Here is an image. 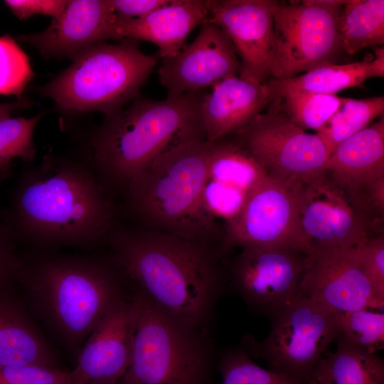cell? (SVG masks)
Masks as SVG:
<instances>
[{
    "label": "cell",
    "mask_w": 384,
    "mask_h": 384,
    "mask_svg": "<svg viewBox=\"0 0 384 384\" xmlns=\"http://www.w3.org/2000/svg\"><path fill=\"white\" fill-rule=\"evenodd\" d=\"M131 361L119 384H201L206 354L198 334L183 327L137 290Z\"/></svg>",
    "instance_id": "obj_7"
},
{
    "label": "cell",
    "mask_w": 384,
    "mask_h": 384,
    "mask_svg": "<svg viewBox=\"0 0 384 384\" xmlns=\"http://www.w3.org/2000/svg\"><path fill=\"white\" fill-rule=\"evenodd\" d=\"M338 29L344 53L354 55L384 44V1L346 0Z\"/></svg>",
    "instance_id": "obj_25"
},
{
    "label": "cell",
    "mask_w": 384,
    "mask_h": 384,
    "mask_svg": "<svg viewBox=\"0 0 384 384\" xmlns=\"http://www.w3.org/2000/svg\"><path fill=\"white\" fill-rule=\"evenodd\" d=\"M134 322L132 299L122 297L85 341L68 384H119L131 361Z\"/></svg>",
    "instance_id": "obj_17"
},
{
    "label": "cell",
    "mask_w": 384,
    "mask_h": 384,
    "mask_svg": "<svg viewBox=\"0 0 384 384\" xmlns=\"http://www.w3.org/2000/svg\"><path fill=\"white\" fill-rule=\"evenodd\" d=\"M10 175L11 171H0V185L5 179L8 178Z\"/></svg>",
    "instance_id": "obj_41"
},
{
    "label": "cell",
    "mask_w": 384,
    "mask_h": 384,
    "mask_svg": "<svg viewBox=\"0 0 384 384\" xmlns=\"http://www.w3.org/2000/svg\"><path fill=\"white\" fill-rule=\"evenodd\" d=\"M52 18L43 31L21 35L16 41L33 46L45 58L71 60L97 43L119 41L110 0L67 1L63 11Z\"/></svg>",
    "instance_id": "obj_18"
},
{
    "label": "cell",
    "mask_w": 384,
    "mask_h": 384,
    "mask_svg": "<svg viewBox=\"0 0 384 384\" xmlns=\"http://www.w3.org/2000/svg\"><path fill=\"white\" fill-rule=\"evenodd\" d=\"M299 224L312 247H356L370 234L342 190L326 171L306 182L294 183Z\"/></svg>",
    "instance_id": "obj_15"
},
{
    "label": "cell",
    "mask_w": 384,
    "mask_h": 384,
    "mask_svg": "<svg viewBox=\"0 0 384 384\" xmlns=\"http://www.w3.org/2000/svg\"><path fill=\"white\" fill-rule=\"evenodd\" d=\"M6 288H0V366L54 368L53 352Z\"/></svg>",
    "instance_id": "obj_22"
},
{
    "label": "cell",
    "mask_w": 384,
    "mask_h": 384,
    "mask_svg": "<svg viewBox=\"0 0 384 384\" xmlns=\"http://www.w3.org/2000/svg\"><path fill=\"white\" fill-rule=\"evenodd\" d=\"M210 0H169L165 5L137 18L117 17L119 40L131 38L155 44L158 57L176 55L186 44L189 33L210 16Z\"/></svg>",
    "instance_id": "obj_20"
},
{
    "label": "cell",
    "mask_w": 384,
    "mask_h": 384,
    "mask_svg": "<svg viewBox=\"0 0 384 384\" xmlns=\"http://www.w3.org/2000/svg\"><path fill=\"white\" fill-rule=\"evenodd\" d=\"M105 242L120 274L171 318L198 333L223 285L218 247L141 226L117 225Z\"/></svg>",
    "instance_id": "obj_2"
},
{
    "label": "cell",
    "mask_w": 384,
    "mask_h": 384,
    "mask_svg": "<svg viewBox=\"0 0 384 384\" xmlns=\"http://www.w3.org/2000/svg\"><path fill=\"white\" fill-rule=\"evenodd\" d=\"M337 349L321 358L308 384H384V362L371 353L336 338Z\"/></svg>",
    "instance_id": "obj_23"
},
{
    "label": "cell",
    "mask_w": 384,
    "mask_h": 384,
    "mask_svg": "<svg viewBox=\"0 0 384 384\" xmlns=\"http://www.w3.org/2000/svg\"><path fill=\"white\" fill-rule=\"evenodd\" d=\"M345 1H278L274 11L277 55L273 79L297 76L344 53L338 23Z\"/></svg>",
    "instance_id": "obj_8"
},
{
    "label": "cell",
    "mask_w": 384,
    "mask_h": 384,
    "mask_svg": "<svg viewBox=\"0 0 384 384\" xmlns=\"http://www.w3.org/2000/svg\"><path fill=\"white\" fill-rule=\"evenodd\" d=\"M33 75L28 57L16 41L9 34L0 36V95L21 99Z\"/></svg>",
    "instance_id": "obj_32"
},
{
    "label": "cell",
    "mask_w": 384,
    "mask_h": 384,
    "mask_svg": "<svg viewBox=\"0 0 384 384\" xmlns=\"http://www.w3.org/2000/svg\"><path fill=\"white\" fill-rule=\"evenodd\" d=\"M204 94L200 117L206 141L213 143L246 127L273 100L267 82L226 78Z\"/></svg>",
    "instance_id": "obj_19"
},
{
    "label": "cell",
    "mask_w": 384,
    "mask_h": 384,
    "mask_svg": "<svg viewBox=\"0 0 384 384\" xmlns=\"http://www.w3.org/2000/svg\"><path fill=\"white\" fill-rule=\"evenodd\" d=\"M282 112L303 130L319 132L348 98L336 95L292 91L280 97Z\"/></svg>",
    "instance_id": "obj_28"
},
{
    "label": "cell",
    "mask_w": 384,
    "mask_h": 384,
    "mask_svg": "<svg viewBox=\"0 0 384 384\" xmlns=\"http://www.w3.org/2000/svg\"><path fill=\"white\" fill-rule=\"evenodd\" d=\"M248 192L236 186L208 179L203 189V201L206 212L225 225L240 213Z\"/></svg>",
    "instance_id": "obj_33"
},
{
    "label": "cell",
    "mask_w": 384,
    "mask_h": 384,
    "mask_svg": "<svg viewBox=\"0 0 384 384\" xmlns=\"http://www.w3.org/2000/svg\"><path fill=\"white\" fill-rule=\"evenodd\" d=\"M374 78L370 60L346 64H326L294 78L267 82L272 99L292 92H307L335 95L337 92L361 86L367 79Z\"/></svg>",
    "instance_id": "obj_24"
},
{
    "label": "cell",
    "mask_w": 384,
    "mask_h": 384,
    "mask_svg": "<svg viewBox=\"0 0 384 384\" xmlns=\"http://www.w3.org/2000/svg\"><path fill=\"white\" fill-rule=\"evenodd\" d=\"M32 106V102L28 99L21 98L17 101L7 103H0V120L11 117L16 110L27 109Z\"/></svg>",
    "instance_id": "obj_39"
},
{
    "label": "cell",
    "mask_w": 384,
    "mask_h": 384,
    "mask_svg": "<svg viewBox=\"0 0 384 384\" xmlns=\"http://www.w3.org/2000/svg\"><path fill=\"white\" fill-rule=\"evenodd\" d=\"M14 243L0 216V288L7 287L12 279L16 280L19 257L14 252Z\"/></svg>",
    "instance_id": "obj_37"
},
{
    "label": "cell",
    "mask_w": 384,
    "mask_h": 384,
    "mask_svg": "<svg viewBox=\"0 0 384 384\" xmlns=\"http://www.w3.org/2000/svg\"><path fill=\"white\" fill-rule=\"evenodd\" d=\"M275 0H210L206 22L222 28L240 58V78L267 82L277 55Z\"/></svg>",
    "instance_id": "obj_13"
},
{
    "label": "cell",
    "mask_w": 384,
    "mask_h": 384,
    "mask_svg": "<svg viewBox=\"0 0 384 384\" xmlns=\"http://www.w3.org/2000/svg\"><path fill=\"white\" fill-rule=\"evenodd\" d=\"M270 319V331L253 351L270 370L308 384L316 364L338 337L336 314L299 295Z\"/></svg>",
    "instance_id": "obj_9"
},
{
    "label": "cell",
    "mask_w": 384,
    "mask_h": 384,
    "mask_svg": "<svg viewBox=\"0 0 384 384\" xmlns=\"http://www.w3.org/2000/svg\"><path fill=\"white\" fill-rule=\"evenodd\" d=\"M241 65L230 38L218 26L206 22L190 43L174 55L163 59L158 69L166 97L213 87L219 82L238 76Z\"/></svg>",
    "instance_id": "obj_16"
},
{
    "label": "cell",
    "mask_w": 384,
    "mask_h": 384,
    "mask_svg": "<svg viewBox=\"0 0 384 384\" xmlns=\"http://www.w3.org/2000/svg\"><path fill=\"white\" fill-rule=\"evenodd\" d=\"M119 18H137L165 5L169 0H110Z\"/></svg>",
    "instance_id": "obj_38"
},
{
    "label": "cell",
    "mask_w": 384,
    "mask_h": 384,
    "mask_svg": "<svg viewBox=\"0 0 384 384\" xmlns=\"http://www.w3.org/2000/svg\"><path fill=\"white\" fill-rule=\"evenodd\" d=\"M337 338L371 353L383 348L384 314L367 309L336 314Z\"/></svg>",
    "instance_id": "obj_29"
},
{
    "label": "cell",
    "mask_w": 384,
    "mask_h": 384,
    "mask_svg": "<svg viewBox=\"0 0 384 384\" xmlns=\"http://www.w3.org/2000/svg\"><path fill=\"white\" fill-rule=\"evenodd\" d=\"M325 171L348 196L384 179V117L339 144Z\"/></svg>",
    "instance_id": "obj_21"
},
{
    "label": "cell",
    "mask_w": 384,
    "mask_h": 384,
    "mask_svg": "<svg viewBox=\"0 0 384 384\" xmlns=\"http://www.w3.org/2000/svg\"><path fill=\"white\" fill-rule=\"evenodd\" d=\"M222 384H304L287 375L257 365L242 350L227 352L220 364Z\"/></svg>",
    "instance_id": "obj_31"
},
{
    "label": "cell",
    "mask_w": 384,
    "mask_h": 384,
    "mask_svg": "<svg viewBox=\"0 0 384 384\" xmlns=\"http://www.w3.org/2000/svg\"><path fill=\"white\" fill-rule=\"evenodd\" d=\"M43 114L0 120V171H11L14 159L31 162L36 156L33 132Z\"/></svg>",
    "instance_id": "obj_30"
},
{
    "label": "cell",
    "mask_w": 384,
    "mask_h": 384,
    "mask_svg": "<svg viewBox=\"0 0 384 384\" xmlns=\"http://www.w3.org/2000/svg\"><path fill=\"white\" fill-rule=\"evenodd\" d=\"M300 294L334 314L384 304L377 299L353 247H312Z\"/></svg>",
    "instance_id": "obj_14"
},
{
    "label": "cell",
    "mask_w": 384,
    "mask_h": 384,
    "mask_svg": "<svg viewBox=\"0 0 384 384\" xmlns=\"http://www.w3.org/2000/svg\"><path fill=\"white\" fill-rule=\"evenodd\" d=\"M201 91L154 100L136 97L105 115L89 142L87 163L111 194L130 182L159 155L186 141L206 139Z\"/></svg>",
    "instance_id": "obj_3"
},
{
    "label": "cell",
    "mask_w": 384,
    "mask_h": 384,
    "mask_svg": "<svg viewBox=\"0 0 384 384\" xmlns=\"http://www.w3.org/2000/svg\"><path fill=\"white\" fill-rule=\"evenodd\" d=\"M384 97L348 98L328 122L316 134L329 155L344 140L363 130L378 117L383 116Z\"/></svg>",
    "instance_id": "obj_27"
},
{
    "label": "cell",
    "mask_w": 384,
    "mask_h": 384,
    "mask_svg": "<svg viewBox=\"0 0 384 384\" xmlns=\"http://www.w3.org/2000/svg\"><path fill=\"white\" fill-rule=\"evenodd\" d=\"M157 59V55L143 53L134 39L100 43L78 55L38 90L65 112L107 115L137 97Z\"/></svg>",
    "instance_id": "obj_6"
},
{
    "label": "cell",
    "mask_w": 384,
    "mask_h": 384,
    "mask_svg": "<svg viewBox=\"0 0 384 384\" xmlns=\"http://www.w3.org/2000/svg\"><path fill=\"white\" fill-rule=\"evenodd\" d=\"M230 266L232 284L247 306L270 318L301 295L311 250L294 246H245Z\"/></svg>",
    "instance_id": "obj_11"
},
{
    "label": "cell",
    "mask_w": 384,
    "mask_h": 384,
    "mask_svg": "<svg viewBox=\"0 0 384 384\" xmlns=\"http://www.w3.org/2000/svg\"><path fill=\"white\" fill-rule=\"evenodd\" d=\"M5 4L20 20H26L34 14L59 16L65 9L64 0H6Z\"/></svg>",
    "instance_id": "obj_36"
},
{
    "label": "cell",
    "mask_w": 384,
    "mask_h": 384,
    "mask_svg": "<svg viewBox=\"0 0 384 384\" xmlns=\"http://www.w3.org/2000/svg\"><path fill=\"white\" fill-rule=\"evenodd\" d=\"M356 249L361 268L377 299L384 304V235L370 237Z\"/></svg>",
    "instance_id": "obj_34"
},
{
    "label": "cell",
    "mask_w": 384,
    "mask_h": 384,
    "mask_svg": "<svg viewBox=\"0 0 384 384\" xmlns=\"http://www.w3.org/2000/svg\"><path fill=\"white\" fill-rule=\"evenodd\" d=\"M211 143H181L156 157L126 190L127 210L144 228L206 242L220 252L225 228L206 212L203 194Z\"/></svg>",
    "instance_id": "obj_5"
},
{
    "label": "cell",
    "mask_w": 384,
    "mask_h": 384,
    "mask_svg": "<svg viewBox=\"0 0 384 384\" xmlns=\"http://www.w3.org/2000/svg\"><path fill=\"white\" fill-rule=\"evenodd\" d=\"M112 262L38 250L19 257L16 280L49 326L70 346L85 342L122 296Z\"/></svg>",
    "instance_id": "obj_4"
},
{
    "label": "cell",
    "mask_w": 384,
    "mask_h": 384,
    "mask_svg": "<svg viewBox=\"0 0 384 384\" xmlns=\"http://www.w3.org/2000/svg\"><path fill=\"white\" fill-rule=\"evenodd\" d=\"M374 58L370 60L374 78L384 77V47L377 46L374 50Z\"/></svg>",
    "instance_id": "obj_40"
},
{
    "label": "cell",
    "mask_w": 384,
    "mask_h": 384,
    "mask_svg": "<svg viewBox=\"0 0 384 384\" xmlns=\"http://www.w3.org/2000/svg\"><path fill=\"white\" fill-rule=\"evenodd\" d=\"M267 176L255 158L232 136L211 143L208 178L247 192Z\"/></svg>",
    "instance_id": "obj_26"
},
{
    "label": "cell",
    "mask_w": 384,
    "mask_h": 384,
    "mask_svg": "<svg viewBox=\"0 0 384 384\" xmlns=\"http://www.w3.org/2000/svg\"><path fill=\"white\" fill-rule=\"evenodd\" d=\"M230 136L275 180L306 182L326 171L329 155L324 144L316 134L294 124L281 110L278 97L265 112Z\"/></svg>",
    "instance_id": "obj_10"
},
{
    "label": "cell",
    "mask_w": 384,
    "mask_h": 384,
    "mask_svg": "<svg viewBox=\"0 0 384 384\" xmlns=\"http://www.w3.org/2000/svg\"><path fill=\"white\" fill-rule=\"evenodd\" d=\"M253 245L311 250L301 230L294 183L267 176L250 190L239 215L225 225L222 255L235 247Z\"/></svg>",
    "instance_id": "obj_12"
},
{
    "label": "cell",
    "mask_w": 384,
    "mask_h": 384,
    "mask_svg": "<svg viewBox=\"0 0 384 384\" xmlns=\"http://www.w3.org/2000/svg\"><path fill=\"white\" fill-rule=\"evenodd\" d=\"M0 216L15 242L41 250L92 247L117 225L111 194L91 166L55 155L19 175Z\"/></svg>",
    "instance_id": "obj_1"
},
{
    "label": "cell",
    "mask_w": 384,
    "mask_h": 384,
    "mask_svg": "<svg viewBox=\"0 0 384 384\" xmlns=\"http://www.w3.org/2000/svg\"><path fill=\"white\" fill-rule=\"evenodd\" d=\"M0 384H68V372L31 365L0 366Z\"/></svg>",
    "instance_id": "obj_35"
}]
</instances>
